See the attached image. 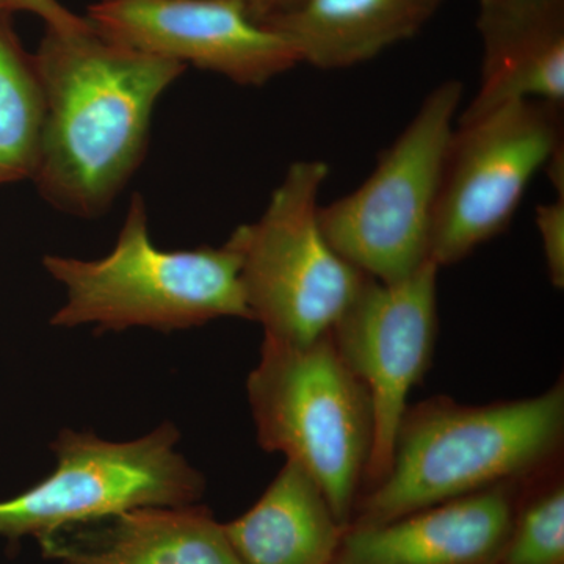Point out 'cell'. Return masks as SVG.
<instances>
[{
  "label": "cell",
  "instance_id": "7c38bea8",
  "mask_svg": "<svg viewBox=\"0 0 564 564\" xmlns=\"http://www.w3.org/2000/svg\"><path fill=\"white\" fill-rule=\"evenodd\" d=\"M480 82L458 120L518 101L564 106V0H477Z\"/></svg>",
  "mask_w": 564,
  "mask_h": 564
},
{
  "label": "cell",
  "instance_id": "9a60e30c",
  "mask_svg": "<svg viewBox=\"0 0 564 564\" xmlns=\"http://www.w3.org/2000/svg\"><path fill=\"white\" fill-rule=\"evenodd\" d=\"M345 529L317 481L292 462L247 513L225 524L243 564H333Z\"/></svg>",
  "mask_w": 564,
  "mask_h": 564
},
{
  "label": "cell",
  "instance_id": "277c9868",
  "mask_svg": "<svg viewBox=\"0 0 564 564\" xmlns=\"http://www.w3.org/2000/svg\"><path fill=\"white\" fill-rule=\"evenodd\" d=\"M247 395L259 445L303 467L350 525L372 454L373 410L332 336L304 345L263 336Z\"/></svg>",
  "mask_w": 564,
  "mask_h": 564
},
{
  "label": "cell",
  "instance_id": "ba28073f",
  "mask_svg": "<svg viewBox=\"0 0 564 564\" xmlns=\"http://www.w3.org/2000/svg\"><path fill=\"white\" fill-rule=\"evenodd\" d=\"M563 106L518 99L456 120L430 237L440 269L469 258L510 228L525 192L564 147Z\"/></svg>",
  "mask_w": 564,
  "mask_h": 564
},
{
  "label": "cell",
  "instance_id": "ffe728a7",
  "mask_svg": "<svg viewBox=\"0 0 564 564\" xmlns=\"http://www.w3.org/2000/svg\"><path fill=\"white\" fill-rule=\"evenodd\" d=\"M256 21L265 22L274 14L281 13L293 6L296 0H236Z\"/></svg>",
  "mask_w": 564,
  "mask_h": 564
},
{
  "label": "cell",
  "instance_id": "44dd1931",
  "mask_svg": "<svg viewBox=\"0 0 564 564\" xmlns=\"http://www.w3.org/2000/svg\"><path fill=\"white\" fill-rule=\"evenodd\" d=\"M3 14H13L11 13L9 0H0V17Z\"/></svg>",
  "mask_w": 564,
  "mask_h": 564
},
{
  "label": "cell",
  "instance_id": "8992f818",
  "mask_svg": "<svg viewBox=\"0 0 564 564\" xmlns=\"http://www.w3.org/2000/svg\"><path fill=\"white\" fill-rule=\"evenodd\" d=\"M463 96L459 80L436 85L369 177L321 207L326 239L367 276L395 282L430 261L434 207Z\"/></svg>",
  "mask_w": 564,
  "mask_h": 564
},
{
  "label": "cell",
  "instance_id": "9c48e42d",
  "mask_svg": "<svg viewBox=\"0 0 564 564\" xmlns=\"http://www.w3.org/2000/svg\"><path fill=\"white\" fill-rule=\"evenodd\" d=\"M429 261L404 280L369 278L339 322L334 347L358 377L373 410V444L362 491L388 474L408 397L432 364L437 337V273Z\"/></svg>",
  "mask_w": 564,
  "mask_h": 564
},
{
  "label": "cell",
  "instance_id": "6da1fadb",
  "mask_svg": "<svg viewBox=\"0 0 564 564\" xmlns=\"http://www.w3.org/2000/svg\"><path fill=\"white\" fill-rule=\"evenodd\" d=\"M44 129L33 182L63 214H106L147 154L152 113L181 63L82 31L46 29L35 54Z\"/></svg>",
  "mask_w": 564,
  "mask_h": 564
},
{
  "label": "cell",
  "instance_id": "e0dca14e",
  "mask_svg": "<svg viewBox=\"0 0 564 564\" xmlns=\"http://www.w3.org/2000/svg\"><path fill=\"white\" fill-rule=\"evenodd\" d=\"M496 564H564L563 459L522 481Z\"/></svg>",
  "mask_w": 564,
  "mask_h": 564
},
{
  "label": "cell",
  "instance_id": "d6986e66",
  "mask_svg": "<svg viewBox=\"0 0 564 564\" xmlns=\"http://www.w3.org/2000/svg\"><path fill=\"white\" fill-rule=\"evenodd\" d=\"M9 6L11 13L22 11V13L35 14L44 22L46 29H54V31H82L90 25L87 18L77 17L58 0H9Z\"/></svg>",
  "mask_w": 564,
  "mask_h": 564
},
{
  "label": "cell",
  "instance_id": "52a82bcc",
  "mask_svg": "<svg viewBox=\"0 0 564 564\" xmlns=\"http://www.w3.org/2000/svg\"><path fill=\"white\" fill-rule=\"evenodd\" d=\"M180 437L173 423L122 443L62 430L51 445L57 458L54 473L0 502V541H39L137 508L198 503L206 478L177 451Z\"/></svg>",
  "mask_w": 564,
  "mask_h": 564
},
{
  "label": "cell",
  "instance_id": "30bf717a",
  "mask_svg": "<svg viewBox=\"0 0 564 564\" xmlns=\"http://www.w3.org/2000/svg\"><path fill=\"white\" fill-rule=\"evenodd\" d=\"M87 21L104 39L263 87L302 65L289 41L236 0H96Z\"/></svg>",
  "mask_w": 564,
  "mask_h": 564
},
{
  "label": "cell",
  "instance_id": "7a4b0ae2",
  "mask_svg": "<svg viewBox=\"0 0 564 564\" xmlns=\"http://www.w3.org/2000/svg\"><path fill=\"white\" fill-rule=\"evenodd\" d=\"M564 381L540 395L488 404L433 397L410 404L388 474L356 502L350 525L384 524L422 508L525 480L563 459Z\"/></svg>",
  "mask_w": 564,
  "mask_h": 564
},
{
  "label": "cell",
  "instance_id": "3957f363",
  "mask_svg": "<svg viewBox=\"0 0 564 564\" xmlns=\"http://www.w3.org/2000/svg\"><path fill=\"white\" fill-rule=\"evenodd\" d=\"M148 225L147 204L135 193L109 254L91 261L44 256V269L66 292L52 326L174 332L217 318L251 321L239 256L228 243L162 250L152 243Z\"/></svg>",
  "mask_w": 564,
  "mask_h": 564
},
{
  "label": "cell",
  "instance_id": "5bb4252c",
  "mask_svg": "<svg viewBox=\"0 0 564 564\" xmlns=\"http://www.w3.org/2000/svg\"><path fill=\"white\" fill-rule=\"evenodd\" d=\"M445 0H296L262 22L280 33L300 63L347 69L413 39Z\"/></svg>",
  "mask_w": 564,
  "mask_h": 564
},
{
  "label": "cell",
  "instance_id": "4fadbf2b",
  "mask_svg": "<svg viewBox=\"0 0 564 564\" xmlns=\"http://www.w3.org/2000/svg\"><path fill=\"white\" fill-rule=\"evenodd\" d=\"M61 564H243L203 505L148 507L66 527L39 540Z\"/></svg>",
  "mask_w": 564,
  "mask_h": 564
},
{
  "label": "cell",
  "instance_id": "8fae6325",
  "mask_svg": "<svg viewBox=\"0 0 564 564\" xmlns=\"http://www.w3.org/2000/svg\"><path fill=\"white\" fill-rule=\"evenodd\" d=\"M522 481H507L400 516L345 529L333 564H496Z\"/></svg>",
  "mask_w": 564,
  "mask_h": 564
},
{
  "label": "cell",
  "instance_id": "ac0fdd59",
  "mask_svg": "<svg viewBox=\"0 0 564 564\" xmlns=\"http://www.w3.org/2000/svg\"><path fill=\"white\" fill-rule=\"evenodd\" d=\"M551 203L540 204L536 207L538 232L547 276L555 289L564 288V192H555Z\"/></svg>",
  "mask_w": 564,
  "mask_h": 564
},
{
  "label": "cell",
  "instance_id": "2e32d148",
  "mask_svg": "<svg viewBox=\"0 0 564 564\" xmlns=\"http://www.w3.org/2000/svg\"><path fill=\"white\" fill-rule=\"evenodd\" d=\"M44 93L35 57L22 47L11 14L0 17V187L33 180L44 129Z\"/></svg>",
  "mask_w": 564,
  "mask_h": 564
},
{
  "label": "cell",
  "instance_id": "5b68a950",
  "mask_svg": "<svg viewBox=\"0 0 564 564\" xmlns=\"http://www.w3.org/2000/svg\"><path fill=\"white\" fill-rule=\"evenodd\" d=\"M328 176L326 162L291 163L261 217L226 240L239 256L251 321L270 339L304 345L332 333L370 278L323 232L321 193Z\"/></svg>",
  "mask_w": 564,
  "mask_h": 564
}]
</instances>
